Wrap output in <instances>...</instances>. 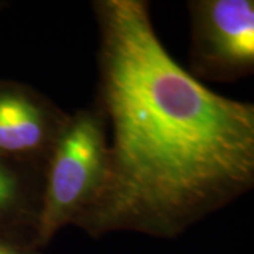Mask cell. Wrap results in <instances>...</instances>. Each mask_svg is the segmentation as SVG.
Returning a JSON list of instances; mask_svg holds the SVG:
<instances>
[{"instance_id": "obj_2", "label": "cell", "mask_w": 254, "mask_h": 254, "mask_svg": "<svg viewBox=\"0 0 254 254\" xmlns=\"http://www.w3.org/2000/svg\"><path fill=\"white\" fill-rule=\"evenodd\" d=\"M108 150V122L96 103L69 113L47 158L36 236L38 247L73 225L96 198L106 175Z\"/></svg>"}, {"instance_id": "obj_1", "label": "cell", "mask_w": 254, "mask_h": 254, "mask_svg": "<svg viewBox=\"0 0 254 254\" xmlns=\"http://www.w3.org/2000/svg\"><path fill=\"white\" fill-rule=\"evenodd\" d=\"M96 106L110 130L96 198L72 226L173 239L254 187V105L174 60L145 0H96Z\"/></svg>"}, {"instance_id": "obj_6", "label": "cell", "mask_w": 254, "mask_h": 254, "mask_svg": "<svg viewBox=\"0 0 254 254\" xmlns=\"http://www.w3.org/2000/svg\"><path fill=\"white\" fill-rule=\"evenodd\" d=\"M0 254H43L33 239L0 232Z\"/></svg>"}, {"instance_id": "obj_5", "label": "cell", "mask_w": 254, "mask_h": 254, "mask_svg": "<svg viewBox=\"0 0 254 254\" xmlns=\"http://www.w3.org/2000/svg\"><path fill=\"white\" fill-rule=\"evenodd\" d=\"M46 163L0 158V232L36 242Z\"/></svg>"}, {"instance_id": "obj_3", "label": "cell", "mask_w": 254, "mask_h": 254, "mask_svg": "<svg viewBox=\"0 0 254 254\" xmlns=\"http://www.w3.org/2000/svg\"><path fill=\"white\" fill-rule=\"evenodd\" d=\"M190 75L198 81L237 82L254 72L253 0H192Z\"/></svg>"}, {"instance_id": "obj_4", "label": "cell", "mask_w": 254, "mask_h": 254, "mask_svg": "<svg viewBox=\"0 0 254 254\" xmlns=\"http://www.w3.org/2000/svg\"><path fill=\"white\" fill-rule=\"evenodd\" d=\"M68 118L34 86L0 78V158L46 163Z\"/></svg>"}, {"instance_id": "obj_7", "label": "cell", "mask_w": 254, "mask_h": 254, "mask_svg": "<svg viewBox=\"0 0 254 254\" xmlns=\"http://www.w3.org/2000/svg\"><path fill=\"white\" fill-rule=\"evenodd\" d=\"M7 6V3H4V1H0V10H3L4 7Z\"/></svg>"}]
</instances>
